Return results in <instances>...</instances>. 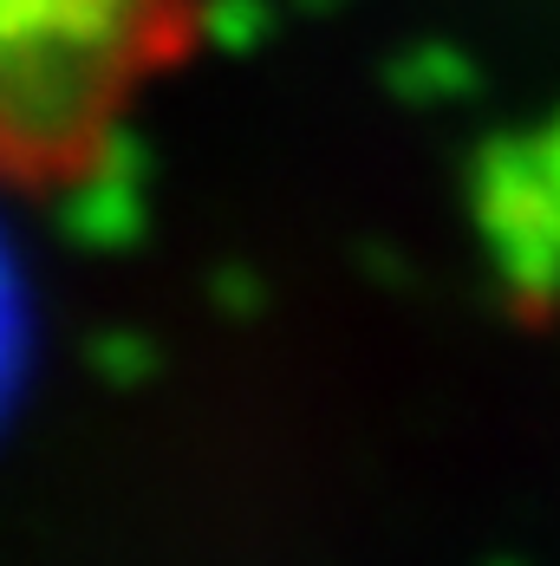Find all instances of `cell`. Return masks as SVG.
Here are the masks:
<instances>
[{"mask_svg":"<svg viewBox=\"0 0 560 566\" xmlns=\"http://www.w3.org/2000/svg\"><path fill=\"white\" fill-rule=\"evenodd\" d=\"M183 0H0V170L85 164L176 46Z\"/></svg>","mask_w":560,"mask_h":566,"instance_id":"obj_1","label":"cell"}]
</instances>
